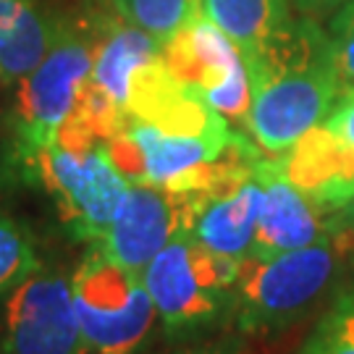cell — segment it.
<instances>
[{
	"instance_id": "obj_1",
	"label": "cell",
	"mask_w": 354,
	"mask_h": 354,
	"mask_svg": "<svg viewBox=\"0 0 354 354\" xmlns=\"http://www.w3.org/2000/svg\"><path fill=\"white\" fill-rule=\"evenodd\" d=\"M244 66L252 89L247 127L270 155H283L342 100L328 32L310 19L297 16L283 35Z\"/></svg>"
},
{
	"instance_id": "obj_2",
	"label": "cell",
	"mask_w": 354,
	"mask_h": 354,
	"mask_svg": "<svg viewBox=\"0 0 354 354\" xmlns=\"http://www.w3.org/2000/svg\"><path fill=\"white\" fill-rule=\"evenodd\" d=\"M344 223L320 241L276 257H244L234 289V315L241 333H270L294 320L333 286L349 257Z\"/></svg>"
},
{
	"instance_id": "obj_3",
	"label": "cell",
	"mask_w": 354,
	"mask_h": 354,
	"mask_svg": "<svg viewBox=\"0 0 354 354\" xmlns=\"http://www.w3.org/2000/svg\"><path fill=\"white\" fill-rule=\"evenodd\" d=\"M239 260L184 234L150 260L142 281L168 339H194L234 315Z\"/></svg>"
},
{
	"instance_id": "obj_4",
	"label": "cell",
	"mask_w": 354,
	"mask_h": 354,
	"mask_svg": "<svg viewBox=\"0 0 354 354\" xmlns=\"http://www.w3.org/2000/svg\"><path fill=\"white\" fill-rule=\"evenodd\" d=\"M95 39L89 19L61 16L48 55L21 79L11 111V160L21 171L58 140L82 89L92 79Z\"/></svg>"
},
{
	"instance_id": "obj_5",
	"label": "cell",
	"mask_w": 354,
	"mask_h": 354,
	"mask_svg": "<svg viewBox=\"0 0 354 354\" xmlns=\"http://www.w3.org/2000/svg\"><path fill=\"white\" fill-rule=\"evenodd\" d=\"M71 291L87 354L140 352L158 317L140 270L95 247L71 276Z\"/></svg>"
},
{
	"instance_id": "obj_6",
	"label": "cell",
	"mask_w": 354,
	"mask_h": 354,
	"mask_svg": "<svg viewBox=\"0 0 354 354\" xmlns=\"http://www.w3.org/2000/svg\"><path fill=\"white\" fill-rule=\"evenodd\" d=\"M58 203L64 223L76 239L100 244L129 192V181L118 176L105 158V145L89 152H71L53 142L24 168Z\"/></svg>"
},
{
	"instance_id": "obj_7",
	"label": "cell",
	"mask_w": 354,
	"mask_h": 354,
	"mask_svg": "<svg viewBox=\"0 0 354 354\" xmlns=\"http://www.w3.org/2000/svg\"><path fill=\"white\" fill-rule=\"evenodd\" d=\"M160 61L176 82L200 95L215 113L234 121L250 118L252 89L247 66L236 45L205 13L165 42Z\"/></svg>"
},
{
	"instance_id": "obj_8",
	"label": "cell",
	"mask_w": 354,
	"mask_h": 354,
	"mask_svg": "<svg viewBox=\"0 0 354 354\" xmlns=\"http://www.w3.org/2000/svg\"><path fill=\"white\" fill-rule=\"evenodd\" d=\"M0 354H87L66 273L37 268L8 294Z\"/></svg>"
},
{
	"instance_id": "obj_9",
	"label": "cell",
	"mask_w": 354,
	"mask_h": 354,
	"mask_svg": "<svg viewBox=\"0 0 354 354\" xmlns=\"http://www.w3.org/2000/svg\"><path fill=\"white\" fill-rule=\"evenodd\" d=\"M207 197L194 192H171L152 184H129L105 239L97 244L115 263L145 270L174 239L192 234Z\"/></svg>"
},
{
	"instance_id": "obj_10",
	"label": "cell",
	"mask_w": 354,
	"mask_h": 354,
	"mask_svg": "<svg viewBox=\"0 0 354 354\" xmlns=\"http://www.w3.org/2000/svg\"><path fill=\"white\" fill-rule=\"evenodd\" d=\"M124 108L131 121L147 124L163 134L207 140H228L234 134L223 115L171 76L160 55L131 74Z\"/></svg>"
},
{
	"instance_id": "obj_11",
	"label": "cell",
	"mask_w": 354,
	"mask_h": 354,
	"mask_svg": "<svg viewBox=\"0 0 354 354\" xmlns=\"http://www.w3.org/2000/svg\"><path fill=\"white\" fill-rule=\"evenodd\" d=\"M254 176L263 187V213L254 234L252 252L247 257H276L283 252H294L320 241L330 228L339 226V213L330 223L323 218V207L307 200L302 192L291 184L281 155L276 158H260L254 163Z\"/></svg>"
},
{
	"instance_id": "obj_12",
	"label": "cell",
	"mask_w": 354,
	"mask_h": 354,
	"mask_svg": "<svg viewBox=\"0 0 354 354\" xmlns=\"http://www.w3.org/2000/svg\"><path fill=\"white\" fill-rule=\"evenodd\" d=\"M283 174L307 200L339 213L354 194V147L323 127L310 129L281 155Z\"/></svg>"
},
{
	"instance_id": "obj_13",
	"label": "cell",
	"mask_w": 354,
	"mask_h": 354,
	"mask_svg": "<svg viewBox=\"0 0 354 354\" xmlns=\"http://www.w3.org/2000/svg\"><path fill=\"white\" fill-rule=\"evenodd\" d=\"M87 19L95 39L92 82L105 89L118 105H127L129 79L140 66L150 64L152 58L160 55V42L134 24H129L113 8L92 11Z\"/></svg>"
},
{
	"instance_id": "obj_14",
	"label": "cell",
	"mask_w": 354,
	"mask_h": 354,
	"mask_svg": "<svg viewBox=\"0 0 354 354\" xmlns=\"http://www.w3.org/2000/svg\"><path fill=\"white\" fill-rule=\"evenodd\" d=\"M260 213H263V187L252 174L236 189L207 197L192 234L207 250L231 260H244L252 252Z\"/></svg>"
},
{
	"instance_id": "obj_15",
	"label": "cell",
	"mask_w": 354,
	"mask_h": 354,
	"mask_svg": "<svg viewBox=\"0 0 354 354\" xmlns=\"http://www.w3.org/2000/svg\"><path fill=\"white\" fill-rule=\"evenodd\" d=\"M61 16L48 13L39 0H0V79L21 82L48 55Z\"/></svg>"
},
{
	"instance_id": "obj_16",
	"label": "cell",
	"mask_w": 354,
	"mask_h": 354,
	"mask_svg": "<svg viewBox=\"0 0 354 354\" xmlns=\"http://www.w3.org/2000/svg\"><path fill=\"white\" fill-rule=\"evenodd\" d=\"M203 8L236 45L244 64L257 58L297 19L291 16L289 0H203Z\"/></svg>"
},
{
	"instance_id": "obj_17",
	"label": "cell",
	"mask_w": 354,
	"mask_h": 354,
	"mask_svg": "<svg viewBox=\"0 0 354 354\" xmlns=\"http://www.w3.org/2000/svg\"><path fill=\"white\" fill-rule=\"evenodd\" d=\"M129 131L134 134V140L140 142L142 152H145L147 184L171 192L176 189L181 178H187L200 165L218 160L236 137V131L228 140L176 137V134H163V131L147 127V124H140V121H131Z\"/></svg>"
},
{
	"instance_id": "obj_18",
	"label": "cell",
	"mask_w": 354,
	"mask_h": 354,
	"mask_svg": "<svg viewBox=\"0 0 354 354\" xmlns=\"http://www.w3.org/2000/svg\"><path fill=\"white\" fill-rule=\"evenodd\" d=\"M121 19L147 32L163 48L184 26L203 16V0H108Z\"/></svg>"
},
{
	"instance_id": "obj_19",
	"label": "cell",
	"mask_w": 354,
	"mask_h": 354,
	"mask_svg": "<svg viewBox=\"0 0 354 354\" xmlns=\"http://www.w3.org/2000/svg\"><path fill=\"white\" fill-rule=\"evenodd\" d=\"M297 354H354V283L336 291Z\"/></svg>"
},
{
	"instance_id": "obj_20",
	"label": "cell",
	"mask_w": 354,
	"mask_h": 354,
	"mask_svg": "<svg viewBox=\"0 0 354 354\" xmlns=\"http://www.w3.org/2000/svg\"><path fill=\"white\" fill-rule=\"evenodd\" d=\"M39 268L35 244L16 221L0 210V294H11Z\"/></svg>"
},
{
	"instance_id": "obj_21",
	"label": "cell",
	"mask_w": 354,
	"mask_h": 354,
	"mask_svg": "<svg viewBox=\"0 0 354 354\" xmlns=\"http://www.w3.org/2000/svg\"><path fill=\"white\" fill-rule=\"evenodd\" d=\"M333 66L339 76V87L344 95L354 92V0H349L328 24Z\"/></svg>"
},
{
	"instance_id": "obj_22",
	"label": "cell",
	"mask_w": 354,
	"mask_h": 354,
	"mask_svg": "<svg viewBox=\"0 0 354 354\" xmlns=\"http://www.w3.org/2000/svg\"><path fill=\"white\" fill-rule=\"evenodd\" d=\"M105 158L111 160L118 176L129 184H147V163H145V152L140 142L134 140L131 131H124L113 140L105 142Z\"/></svg>"
},
{
	"instance_id": "obj_23",
	"label": "cell",
	"mask_w": 354,
	"mask_h": 354,
	"mask_svg": "<svg viewBox=\"0 0 354 354\" xmlns=\"http://www.w3.org/2000/svg\"><path fill=\"white\" fill-rule=\"evenodd\" d=\"M323 127L354 147V92L352 95H344L342 100L336 102V108L323 121Z\"/></svg>"
},
{
	"instance_id": "obj_24",
	"label": "cell",
	"mask_w": 354,
	"mask_h": 354,
	"mask_svg": "<svg viewBox=\"0 0 354 354\" xmlns=\"http://www.w3.org/2000/svg\"><path fill=\"white\" fill-rule=\"evenodd\" d=\"M349 0H289L291 11H297L299 19L310 21H330L336 13L342 11Z\"/></svg>"
},
{
	"instance_id": "obj_25",
	"label": "cell",
	"mask_w": 354,
	"mask_h": 354,
	"mask_svg": "<svg viewBox=\"0 0 354 354\" xmlns=\"http://www.w3.org/2000/svg\"><path fill=\"white\" fill-rule=\"evenodd\" d=\"M165 354H241V346L236 339H221V342H210L203 346H184V349H174Z\"/></svg>"
},
{
	"instance_id": "obj_26",
	"label": "cell",
	"mask_w": 354,
	"mask_h": 354,
	"mask_svg": "<svg viewBox=\"0 0 354 354\" xmlns=\"http://www.w3.org/2000/svg\"><path fill=\"white\" fill-rule=\"evenodd\" d=\"M339 221L344 223V228H346V231H352V234H354V194H352V200H349V203L339 210Z\"/></svg>"
}]
</instances>
